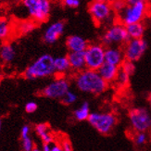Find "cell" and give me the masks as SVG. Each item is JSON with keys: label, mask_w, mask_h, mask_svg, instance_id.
<instances>
[{"label": "cell", "mask_w": 151, "mask_h": 151, "mask_svg": "<svg viewBox=\"0 0 151 151\" xmlns=\"http://www.w3.org/2000/svg\"><path fill=\"white\" fill-rule=\"evenodd\" d=\"M74 83L79 91L96 96L103 94L109 86L97 70L87 68L76 73Z\"/></svg>", "instance_id": "obj_1"}, {"label": "cell", "mask_w": 151, "mask_h": 151, "mask_svg": "<svg viewBox=\"0 0 151 151\" xmlns=\"http://www.w3.org/2000/svg\"><path fill=\"white\" fill-rule=\"evenodd\" d=\"M54 58L49 54L40 56L26 68L24 71V77L29 80L41 79L49 77L55 74Z\"/></svg>", "instance_id": "obj_2"}, {"label": "cell", "mask_w": 151, "mask_h": 151, "mask_svg": "<svg viewBox=\"0 0 151 151\" xmlns=\"http://www.w3.org/2000/svg\"><path fill=\"white\" fill-rule=\"evenodd\" d=\"M88 11L96 25L100 26L114 22L117 16L111 4L101 0H92L88 6Z\"/></svg>", "instance_id": "obj_3"}, {"label": "cell", "mask_w": 151, "mask_h": 151, "mask_svg": "<svg viewBox=\"0 0 151 151\" xmlns=\"http://www.w3.org/2000/svg\"><path fill=\"white\" fill-rule=\"evenodd\" d=\"M22 3L30 19L36 23H43L48 19L52 9V2L49 0H22Z\"/></svg>", "instance_id": "obj_4"}, {"label": "cell", "mask_w": 151, "mask_h": 151, "mask_svg": "<svg viewBox=\"0 0 151 151\" xmlns=\"http://www.w3.org/2000/svg\"><path fill=\"white\" fill-rule=\"evenodd\" d=\"M130 39L126 25L121 22H114L104 32L101 38V43L105 47L109 45H123Z\"/></svg>", "instance_id": "obj_5"}, {"label": "cell", "mask_w": 151, "mask_h": 151, "mask_svg": "<svg viewBox=\"0 0 151 151\" xmlns=\"http://www.w3.org/2000/svg\"><path fill=\"white\" fill-rule=\"evenodd\" d=\"M149 10L147 2H139L133 5H127L119 15H117V21L124 25L143 22Z\"/></svg>", "instance_id": "obj_6"}, {"label": "cell", "mask_w": 151, "mask_h": 151, "mask_svg": "<svg viewBox=\"0 0 151 151\" xmlns=\"http://www.w3.org/2000/svg\"><path fill=\"white\" fill-rule=\"evenodd\" d=\"M88 122L101 134H109L117 123V118L110 112H91Z\"/></svg>", "instance_id": "obj_7"}, {"label": "cell", "mask_w": 151, "mask_h": 151, "mask_svg": "<svg viewBox=\"0 0 151 151\" xmlns=\"http://www.w3.org/2000/svg\"><path fill=\"white\" fill-rule=\"evenodd\" d=\"M129 121L134 133L147 132L151 129V115L145 108H134L130 110Z\"/></svg>", "instance_id": "obj_8"}, {"label": "cell", "mask_w": 151, "mask_h": 151, "mask_svg": "<svg viewBox=\"0 0 151 151\" xmlns=\"http://www.w3.org/2000/svg\"><path fill=\"white\" fill-rule=\"evenodd\" d=\"M106 47L101 44H89L84 50V58L86 68L97 70L105 62Z\"/></svg>", "instance_id": "obj_9"}, {"label": "cell", "mask_w": 151, "mask_h": 151, "mask_svg": "<svg viewBox=\"0 0 151 151\" xmlns=\"http://www.w3.org/2000/svg\"><path fill=\"white\" fill-rule=\"evenodd\" d=\"M147 48V43L143 38H130L123 45V53L126 60L133 62L138 61L145 54Z\"/></svg>", "instance_id": "obj_10"}, {"label": "cell", "mask_w": 151, "mask_h": 151, "mask_svg": "<svg viewBox=\"0 0 151 151\" xmlns=\"http://www.w3.org/2000/svg\"><path fill=\"white\" fill-rule=\"evenodd\" d=\"M70 81L63 75H60L42 90V95L52 99H61L70 90Z\"/></svg>", "instance_id": "obj_11"}, {"label": "cell", "mask_w": 151, "mask_h": 151, "mask_svg": "<svg viewBox=\"0 0 151 151\" xmlns=\"http://www.w3.org/2000/svg\"><path fill=\"white\" fill-rule=\"evenodd\" d=\"M65 30V23L61 21L55 22L50 24L48 27L45 29L43 39L47 44H54L56 43L60 37L63 35Z\"/></svg>", "instance_id": "obj_12"}, {"label": "cell", "mask_w": 151, "mask_h": 151, "mask_svg": "<svg viewBox=\"0 0 151 151\" xmlns=\"http://www.w3.org/2000/svg\"><path fill=\"white\" fill-rule=\"evenodd\" d=\"M125 60L122 48L118 45H109L105 50V61L121 67L122 62Z\"/></svg>", "instance_id": "obj_13"}, {"label": "cell", "mask_w": 151, "mask_h": 151, "mask_svg": "<svg viewBox=\"0 0 151 151\" xmlns=\"http://www.w3.org/2000/svg\"><path fill=\"white\" fill-rule=\"evenodd\" d=\"M97 71L108 83H111L115 82L118 74H119L120 67L105 61L102 66L97 70Z\"/></svg>", "instance_id": "obj_14"}, {"label": "cell", "mask_w": 151, "mask_h": 151, "mask_svg": "<svg viewBox=\"0 0 151 151\" xmlns=\"http://www.w3.org/2000/svg\"><path fill=\"white\" fill-rule=\"evenodd\" d=\"M68 58L70 65V70L74 73H79L84 69H86L83 52H70L68 54Z\"/></svg>", "instance_id": "obj_15"}, {"label": "cell", "mask_w": 151, "mask_h": 151, "mask_svg": "<svg viewBox=\"0 0 151 151\" xmlns=\"http://www.w3.org/2000/svg\"><path fill=\"white\" fill-rule=\"evenodd\" d=\"M88 45V42L80 35H70L66 40V45L70 52H83Z\"/></svg>", "instance_id": "obj_16"}, {"label": "cell", "mask_w": 151, "mask_h": 151, "mask_svg": "<svg viewBox=\"0 0 151 151\" xmlns=\"http://www.w3.org/2000/svg\"><path fill=\"white\" fill-rule=\"evenodd\" d=\"M36 134L40 137L43 143H52L55 141V136L47 123H38L35 127Z\"/></svg>", "instance_id": "obj_17"}, {"label": "cell", "mask_w": 151, "mask_h": 151, "mask_svg": "<svg viewBox=\"0 0 151 151\" xmlns=\"http://www.w3.org/2000/svg\"><path fill=\"white\" fill-rule=\"evenodd\" d=\"M14 34V24L5 17L0 18V41H6Z\"/></svg>", "instance_id": "obj_18"}, {"label": "cell", "mask_w": 151, "mask_h": 151, "mask_svg": "<svg viewBox=\"0 0 151 151\" xmlns=\"http://www.w3.org/2000/svg\"><path fill=\"white\" fill-rule=\"evenodd\" d=\"M36 22L32 19H26V21L19 22L14 24V32H17L19 35H29L36 28Z\"/></svg>", "instance_id": "obj_19"}, {"label": "cell", "mask_w": 151, "mask_h": 151, "mask_svg": "<svg viewBox=\"0 0 151 151\" xmlns=\"http://www.w3.org/2000/svg\"><path fill=\"white\" fill-rule=\"evenodd\" d=\"M16 57V50L10 43H4L0 47V58L5 63H10Z\"/></svg>", "instance_id": "obj_20"}, {"label": "cell", "mask_w": 151, "mask_h": 151, "mask_svg": "<svg viewBox=\"0 0 151 151\" xmlns=\"http://www.w3.org/2000/svg\"><path fill=\"white\" fill-rule=\"evenodd\" d=\"M54 67L55 73L60 75H65L70 70V65L68 56H61L54 58Z\"/></svg>", "instance_id": "obj_21"}, {"label": "cell", "mask_w": 151, "mask_h": 151, "mask_svg": "<svg viewBox=\"0 0 151 151\" xmlns=\"http://www.w3.org/2000/svg\"><path fill=\"white\" fill-rule=\"evenodd\" d=\"M126 29L130 38H143L146 30L145 25L143 24L142 22L126 25Z\"/></svg>", "instance_id": "obj_22"}, {"label": "cell", "mask_w": 151, "mask_h": 151, "mask_svg": "<svg viewBox=\"0 0 151 151\" xmlns=\"http://www.w3.org/2000/svg\"><path fill=\"white\" fill-rule=\"evenodd\" d=\"M90 113H91V111H90V106L88 102H83L80 107L74 110L73 116L76 121L83 122V121L88 120Z\"/></svg>", "instance_id": "obj_23"}, {"label": "cell", "mask_w": 151, "mask_h": 151, "mask_svg": "<svg viewBox=\"0 0 151 151\" xmlns=\"http://www.w3.org/2000/svg\"><path fill=\"white\" fill-rule=\"evenodd\" d=\"M130 75H128L126 73H124L123 70H122L120 69L119 74H118L116 80H115V83L119 86L120 88H124L125 86L129 84V81H130Z\"/></svg>", "instance_id": "obj_24"}, {"label": "cell", "mask_w": 151, "mask_h": 151, "mask_svg": "<svg viewBox=\"0 0 151 151\" xmlns=\"http://www.w3.org/2000/svg\"><path fill=\"white\" fill-rule=\"evenodd\" d=\"M147 138H148V136H147V132H135L133 137V140H134V145L141 147V146H144L147 142Z\"/></svg>", "instance_id": "obj_25"}, {"label": "cell", "mask_w": 151, "mask_h": 151, "mask_svg": "<svg viewBox=\"0 0 151 151\" xmlns=\"http://www.w3.org/2000/svg\"><path fill=\"white\" fill-rule=\"evenodd\" d=\"M120 69L122 70H123L124 73H126L128 75L132 76L134 71H135V65H134V62L133 61H130V60H124L122 62V64L121 65Z\"/></svg>", "instance_id": "obj_26"}, {"label": "cell", "mask_w": 151, "mask_h": 151, "mask_svg": "<svg viewBox=\"0 0 151 151\" xmlns=\"http://www.w3.org/2000/svg\"><path fill=\"white\" fill-rule=\"evenodd\" d=\"M77 98H78V96L74 92L69 90L67 93L64 95V96L61 98V101L63 104L68 106V105H71V104L75 103L77 101Z\"/></svg>", "instance_id": "obj_27"}, {"label": "cell", "mask_w": 151, "mask_h": 151, "mask_svg": "<svg viewBox=\"0 0 151 151\" xmlns=\"http://www.w3.org/2000/svg\"><path fill=\"white\" fill-rule=\"evenodd\" d=\"M22 147L24 151H32L35 150V142L32 139L31 135L25 137V138H22Z\"/></svg>", "instance_id": "obj_28"}, {"label": "cell", "mask_w": 151, "mask_h": 151, "mask_svg": "<svg viewBox=\"0 0 151 151\" xmlns=\"http://www.w3.org/2000/svg\"><path fill=\"white\" fill-rule=\"evenodd\" d=\"M126 2L124 0H116L113 3H111V6H112V9L115 12L116 16L119 15L120 13L126 8Z\"/></svg>", "instance_id": "obj_29"}, {"label": "cell", "mask_w": 151, "mask_h": 151, "mask_svg": "<svg viewBox=\"0 0 151 151\" xmlns=\"http://www.w3.org/2000/svg\"><path fill=\"white\" fill-rule=\"evenodd\" d=\"M64 6L69 9H77L81 5V0H61Z\"/></svg>", "instance_id": "obj_30"}, {"label": "cell", "mask_w": 151, "mask_h": 151, "mask_svg": "<svg viewBox=\"0 0 151 151\" xmlns=\"http://www.w3.org/2000/svg\"><path fill=\"white\" fill-rule=\"evenodd\" d=\"M38 105L35 101H29L25 105V111L27 113H34L37 110Z\"/></svg>", "instance_id": "obj_31"}, {"label": "cell", "mask_w": 151, "mask_h": 151, "mask_svg": "<svg viewBox=\"0 0 151 151\" xmlns=\"http://www.w3.org/2000/svg\"><path fill=\"white\" fill-rule=\"evenodd\" d=\"M60 146H61L62 150H64V151H71L73 150V145H71L70 141L67 138H64L61 140Z\"/></svg>", "instance_id": "obj_32"}, {"label": "cell", "mask_w": 151, "mask_h": 151, "mask_svg": "<svg viewBox=\"0 0 151 151\" xmlns=\"http://www.w3.org/2000/svg\"><path fill=\"white\" fill-rule=\"evenodd\" d=\"M31 134V127L29 125L22 126L21 130V138H25V137L30 136Z\"/></svg>", "instance_id": "obj_33"}, {"label": "cell", "mask_w": 151, "mask_h": 151, "mask_svg": "<svg viewBox=\"0 0 151 151\" xmlns=\"http://www.w3.org/2000/svg\"><path fill=\"white\" fill-rule=\"evenodd\" d=\"M51 151H62L60 144L55 143V141L52 142L51 143Z\"/></svg>", "instance_id": "obj_34"}, {"label": "cell", "mask_w": 151, "mask_h": 151, "mask_svg": "<svg viewBox=\"0 0 151 151\" xmlns=\"http://www.w3.org/2000/svg\"><path fill=\"white\" fill-rule=\"evenodd\" d=\"M124 1L126 2L127 5H133L139 2H147V0H124Z\"/></svg>", "instance_id": "obj_35"}, {"label": "cell", "mask_w": 151, "mask_h": 151, "mask_svg": "<svg viewBox=\"0 0 151 151\" xmlns=\"http://www.w3.org/2000/svg\"><path fill=\"white\" fill-rule=\"evenodd\" d=\"M42 149L44 151H51V143H43Z\"/></svg>", "instance_id": "obj_36"}, {"label": "cell", "mask_w": 151, "mask_h": 151, "mask_svg": "<svg viewBox=\"0 0 151 151\" xmlns=\"http://www.w3.org/2000/svg\"><path fill=\"white\" fill-rule=\"evenodd\" d=\"M4 17V9L2 8V6H0V18Z\"/></svg>", "instance_id": "obj_37"}, {"label": "cell", "mask_w": 151, "mask_h": 151, "mask_svg": "<svg viewBox=\"0 0 151 151\" xmlns=\"http://www.w3.org/2000/svg\"><path fill=\"white\" fill-rule=\"evenodd\" d=\"M101 1H106V2H109V3H113L114 1H116V0H101Z\"/></svg>", "instance_id": "obj_38"}, {"label": "cell", "mask_w": 151, "mask_h": 151, "mask_svg": "<svg viewBox=\"0 0 151 151\" xmlns=\"http://www.w3.org/2000/svg\"><path fill=\"white\" fill-rule=\"evenodd\" d=\"M148 99H149V105H150V109H151V91H150V94L148 96Z\"/></svg>", "instance_id": "obj_39"}, {"label": "cell", "mask_w": 151, "mask_h": 151, "mask_svg": "<svg viewBox=\"0 0 151 151\" xmlns=\"http://www.w3.org/2000/svg\"><path fill=\"white\" fill-rule=\"evenodd\" d=\"M49 1L53 3V2H58V1H61V0H49Z\"/></svg>", "instance_id": "obj_40"}, {"label": "cell", "mask_w": 151, "mask_h": 151, "mask_svg": "<svg viewBox=\"0 0 151 151\" xmlns=\"http://www.w3.org/2000/svg\"><path fill=\"white\" fill-rule=\"evenodd\" d=\"M1 128H2V121L0 120V131H1Z\"/></svg>", "instance_id": "obj_41"}]
</instances>
